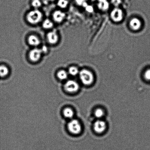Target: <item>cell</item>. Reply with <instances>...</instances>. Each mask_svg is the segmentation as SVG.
I'll list each match as a JSON object with an SVG mask.
<instances>
[{"label": "cell", "instance_id": "6da1fadb", "mask_svg": "<svg viewBox=\"0 0 150 150\" xmlns=\"http://www.w3.org/2000/svg\"><path fill=\"white\" fill-rule=\"evenodd\" d=\"M42 17V13L40 10L35 9L28 13L26 19L31 24H36L41 21Z\"/></svg>", "mask_w": 150, "mask_h": 150}, {"label": "cell", "instance_id": "7a4b0ae2", "mask_svg": "<svg viewBox=\"0 0 150 150\" xmlns=\"http://www.w3.org/2000/svg\"><path fill=\"white\" fill-rule=\"evenodd\" d=\"M79 75L82 83L85 85H91L93 82V74L89 70L85 69L79 71Z\"/></svg>", "mask_w": 150, "mask_h": 150}, {"label": "cell", "instance_id": "3957f363", "mask_svg": "<svg viewBox=\"0 0 150 150\" xmlns=\"http://www.w3.org/2000/svg\"><path fill=\"white\" fill-rule=\"evenodd\" d=\"M110 17L113 21L115 23L121 22L123 18L122 10L118 7H115L112 10L110 13Z\"/></svg>", "mask_w": 150, "mask_h": 150}, {"label": "cell", "instance_id": "277c9868", "mask_svg": "<svg viewBox=\"0 0 150 150\" xmlns=\"http://www.w3.org/2000/svg\"><path fill=\"white\" fill-rule=\"evenodd\" d=\"M68 127L69 130L74 134H78L82 130L81 126L78 120H73L69 123Z\"/></svg>", "mask_w": 150, "mask_h": 150}, {"label": "cell", "instance_id": "5b68a950", "mask_svg": "<svg viewBox=\"0 0 150 150\" xmlns=\"http://www.w3.org/2000/svg\"><path fill=\"white\" fill-rule=\"evenodd\" d=\"M64 89L67 92L74 93L76 92L79 88V85L77 82L73 80L68 81L64 86Z\"/></svg>", "mask_w": 150, "mask_h": 150}, {"label": "cell", "instance_id": "8992f818", "mask_svg": "<svg viewBox=\"0 0 150 150\" xmlns=\"http://www.w3.org/2000/svg\"><path fill=\"white\" fill-rule=\"evenodd\" d=\"M40 49L34 48L30 51L29 54V58L31 61L36 62L40 59L42 54Z\"/></svg>", "mask_w": 150, "mask_h": 150}, {"label": "cell", "instance_id": "52a82bcc", "mask_svg": "<svg viewBox=\"0 0 150 150\" xmlns=\"http://www.w3.org/2000/svg\"><path fill=\"white\" fill-rule=\"evenodd\" d=\"M47 39L48 42L51 45H55L58 42L59 39L58 35L55 31L48 32L47 35Z\"/></svg>", "mask_w": 150, "mask_h": 150}, {"label": "cell", "instance_id": "ba28073f", "mask_svg": "<svg viewBox=\"0 0 150 150\" xmlns=\"http://www.w3.org/2000/svg\"><path fill=\"white\" fill-rule=\"evenodd\" d=\"M106 128V124L103 120H97L94 123V129L98 133H101L105 131Z\"/></svg>", "mask_w": 150, "mask_h": 150}, {"label": "cell", "instance_id": "9c48e42d", "mask_svg": "<svg viewBox=\"0 0 150 150\" xmlns=\"http://www.w3.org/2000/svg\"><path fill=\"white\" fill-rule=\"evenodd\" d=\"M142 22L137 18H134L129 22V26L130 28L133 30H139L142 27Z\"/></svg>", "mask_w": 150, "mask_h": 150}, {"label": "cell", "instance_id": "30bf717a", "mask_svg": "<svg viewBox=\"0 0 150 150\" xmlns=\"http://www.w3.org/2000/svg\"><path fill=\"white\" fill-rule=\"evenodd\" d=\"M53 18L54 21L57 23H61L65 18V13L61 10H57L53 14Z\"/></svg>", "mask_w": 150, "mask_h": 150}, {"label": "cell", "instance_id": "8fae6325", "mask_svg": "<svg viewBox=\"0 0 150 150\" xmlns=\"http://www.w3.org/2000/svg\"><path fill=\"white\" fill-rule=\"evenodd\" d=\"M28 42L29 45L33 47H37L40 45V40L39 38L35 35H31L28 38Z\"/></svg>", "mask_w": 150, "mask_h": 150}, {"label": "cell", "instance_id": "7c38bea8", "mask_svg": "<svg viewBox=\"0 0 150 150\" xmlns=\"http://www.w3.org/2000/svg\"><path fill=\"white\" fill-rule=\"evenodd\" d=\"M98 7L102 11H106L109 8V3L107 0H98Z\"/></svg>", "mask_w": 150, "mask_h": 150}, {"label": "cell", "instance_id": "4fadbf2b", "mask_svg": "<svg viewBox=\"0 0 150 150\" xmlns=\"http://www.w3.org/2000/svg\"><path fill=\"white\" fill-rule=\"evenodd\" d=\"M53 26L54 24L52 22L48 19H47L44 21L42 23V27L45 29H50L53 27Z\"/></svg>", "mask_w": 150, "mask_h": 150}, {"label": "cell", "instance_id": "5bb4252c", "mask_svg": "<svg viewBox=\"0 0 150 150\" xmlns=\"http://www.w3.org/2000/svg\"><path fill=\"white\" fill-rule=\"evenodd\" d=\"M9 70L5 65L0 66V77H4L8 74Z\"/></svg>", "mask_w": 150, "mask_h": 150}, {"label": "cell", "instance_id": "9a60e30c", "mask_svg": "<svg viewBox=\"0 0 150 150\" xmlns=\"http://www.w3.org/2000/svg\"><path fill=\"white\" fill-rule=\"evenodd\" d=\"M57 76L61 80H65L68 77V73L64 70H61L57 73Z\"/></svg>", "mask_w": 150, "mask_h": 150}, {"label": "cell", "instance_id": "2e32d148", "mask_svg": "<svg viewBox=\"0 0 150 150\" xmlns=\"http://www.w3.org/2000/svg\"><path fill=\"white\" fill-rule=\"evenodd\" d=\"M64 114L66 117L71 118L74 115V112L73 110L70 108H66L64 110Z\"/></svg>", "mask_w": 150, "mask_h": 150}, {"label": "cell", "instance_id": "e0dca14e", "mask_svg": "<svg viewBox=\"0 0 150 150\" xmlns=\"http://www.w3.org/2000/svg\"><path fill=\"white\" fill-rule=\"evenodd\" d=\"M69 74L73 76H76L79 73V71L77 67H71L69 69Z\"/></svg>", "mask_w": 150, "mask_h": 150}, {"label": "cell", "instance_id": "ac0fdd59", "mask_svg": "<svg viewBox=\"0 0 150 150\" xmlns=\"http://www.w3.org/2000/svg\"><path fill=\"white\" fill-rule=\"evenodd\" d=\"M68 3L67 0H59L57 4L60 8H64L67 7Z\"/></svg>", "mask_w": 150, "mask_h": 150}, {"label": "cell", "instance_id": "d6986e66", "mask_svg": "<svg viewBox=\"0 0 150 150\" xmlns=\"http://www.w3.org/2000/svg\"><path fill=\"white\" fill-rule=\"evenodd\" d=\"M32 5L35 9H38L42 6V2L40 0H33Z\"/></svg>", "mask_w": 150, "mask_h": 150}, {"label": "cell", "instance_id": "ffe728a7", "mask_svg": "<svg viewBox=\"0 0 150 150\" xmlns=\"http://www.w3.org/2000/svg\"><path fill=\"white\" fill-rule=\"evenodd\" d=\"M104 114L103 111L100 108H98L95 111V116L98 118H101L103 116Z\"/></svg>", "mask_w": 150, "mask_h": 150}, {"label": "cell", "instance_id": "44dd1931", "mask_svg": "<svg viewBox=\"0 0 150 150\" xmlns=\"http://www.w3.org/2000/svg\"><path fill=\"white\" fill-rule=\"evenodd\" d=\"M87 1L88 0H76V2L78 5L86 7Z\"/></svg>", "mask_w": 150, "mask_h": 150}, {"label": "cell", "instance_id": "7402d4cb", "mask_svg": "<svg viewBox=\"0 0 150 150\" xmlns=\"http://www.w3.org/2000/svg\"><path fill=\"white\" fill-rule=\"evenodd\" d=\"M111 2L115 6L117 7L121 4L122 0H111Z\"/></svg>", "mask_w": 150, "mask_h": 150}, {"label": "cell", "instance_id": "603a6c76", "mask_svg": "<svg viewBox=\"0 0 150 150\" xmlns=\"http://www.w3.org/2000/svg\"><path fill=\"white\" fill-rule=\"evenodd\" d=\"M144 78L146 80L150 81V69H149L145 72L144 73Z\"/></svg>", "mask_w": 150, "mask_h": 150}, {"label": "cell", "instance_id": "cb8c5ba5", "mask_svg": "<svg viewBox=\"0 0 150 150\" xmlns=\"http://www.w3.org/2000/svg\"><path fill=\"white\" fill-rule=\"evenodd\" d=\"M42 54H46L48 51V48L46 45H43L40 49Z\"/></svg>", "mask_w": 150, "mask_h": 150}, {"label": "cell", "instance_id": "d4e9b609", "mask_svg": "<svg viewBox=\"0 0 150 150\" xmlns=\"http://www.w3.org/2000/svg\"><path fill=\"white\" fill-rule=\"evenodd\" d=\"M49 1H55V0H49Z\"/></svg>", "mask_w": 150, "mask_h": 150}]
</instances>
